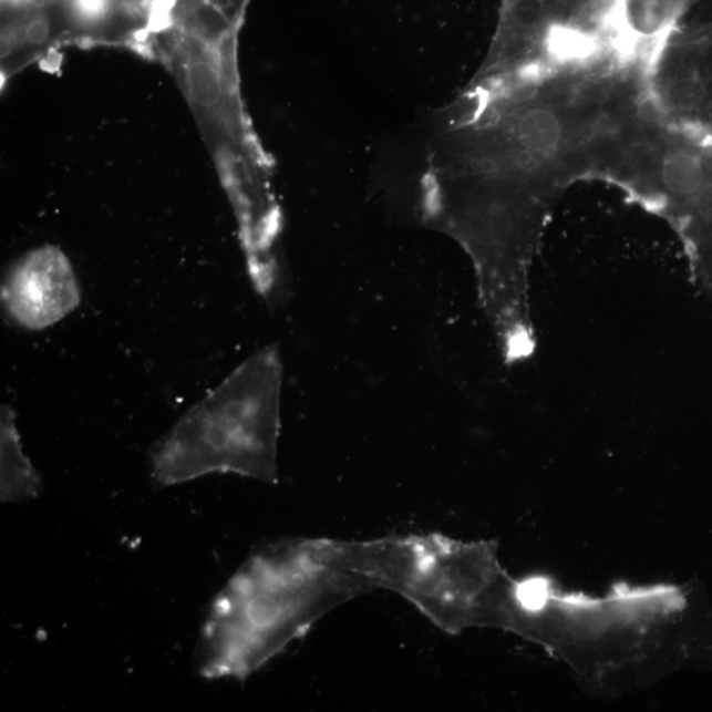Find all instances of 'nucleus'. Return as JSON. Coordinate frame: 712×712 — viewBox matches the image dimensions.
<instances>
[{"instance_id":"nucleus-1","label":"nucleus","mask_w":712,"mask_h":712,"mask_svg":"<svg viewBox=\"0 0 712 712\" xmlns=\"http://www.w3.org/2000/svg\"><path fill=\"white\" fill-rule=\"evenodd\" d=\"M372 591L351 545L286 540L247 559L210 607L197 649L207 680H244L337 606Z\"/></svg>"},{"instance_id":"nucleus-2","label":"nucleus","mask_w":712,"mask_h":712,"mask_svg":"<svg viewBox=\"0 0 712 712\" xmlns=\"http://www.w3.org/2000/svg\"><path fill=\"white\" fill-rule=\"evenodd\" d=\"M689 608L684 587L615 585L605 596L516 579L507 631L545 649L598 693L653 681L672 656Z\"/></svg>"},{"instance_id":"nucleus-3","label":"nucleus","mask_w":712,"mask_h":712,"mask_svg":"<svg viewBox=\"0 0 712 712\" xmlns=\"http://www.w3.org/2000/svg\"><path fill=\"white\" fill-rule=\"evenodd\" d=\"M282 364L267 345L193 406L156 447L152 476L176 486L209 474L278 483Z\"/></svg>"},{"instance_id":"nucleus-4","label":"nucleus","mask_w":712,"mask_h":712,"mask_svg":"<svg viewBox=\"0 0 712 712\" xmlns=\"http://www.w3.org/2000/svg\"><path fill=\"white\" fill-rule=\"evenodd\" d=\"M497 543H465L441 535L365 541V568L375 589L400 594L447 633L494 627L513 577Z\"/></svg>"},{"instance_id":"nucleus-5","label":"nucleus","mask_w":712,"mask_h":712,"mask_svg":"<svg viewBox=\"0 0 712 712\" xmlns=\"http://www.w3.org/2000/svg\"><path fill=\"white\" fill-rule=\"evenodd\" d=\"M648 84L663 120L712 140V23L680 27L653 61Z\"/></svg>"},{"instance_id":"nucleus-6","label":"nucleus","mask_w":712,"mask_h":712,"mask_svg":"<svg viewBox=\"0 0 712 712\" xmlns=\"http://www.w3.org/2000/svg\"><path fill=\"white\" fill-rule=\"evenodd\" d=\"M2 301L20 327L43 330L80 306L81 290L65 255L48 246L25 255L10 269Z\"/></svg>"},{"instance_id":"nucleus-7","label":"nucleus","mask_w":712,"mask_h":712,"mask_svg":"<svg viewBox=\"0 0 712 712\" xmlns=\"http://www.w3.org/2000/svg\"><path fill=\"white\" fill-rule=\"evenodd\" d=\"M40 476L25 458L20 445L16 414L2 410V502L17 503L33 499L40 493Z\"/></svg>"},{"instance_id":"nucleus-8","label":"nucleus","mask_w":712,"mask_h":712,"mask_svg":"<svg viewBox=\"0 0 712 712\" xmlns=\"http://www.w3.org/2000/svg\"><path fill=\"white\" fill-rule=\"evenodd\" d=\"M184 71L186 87L198 107L214 112L224 102L238 103V92L228 86L211 48H207V54L186 59Z\"/></svg>"},{"instance_id":"nucleus-9","label":"nucleus","mask_w":712,"mask_h":712,"mask_svg":"<svg viewBox=\"0 0 712 712\" xmlns=\"http://www.w3.org/2000/svg\"><path fill=\"white\" fill-rule=\"evenodd\" d=\"M50 22L45 17H34L25 27L24 37L29 43L34 45L44 44L50 39Z\"/></svg>"}]
</instances>
